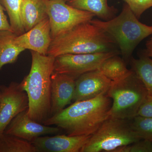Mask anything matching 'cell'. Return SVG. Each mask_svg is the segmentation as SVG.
<instances>
[{"mask_svg":"<svg viewBox=\"0 0 152 152\" xmlns=\"http://www.w3.org/2000/svg\"><path fill=\"white\" fill-rule=\"evenodd\" d=\"M52 40L48 18L15 38V42L19 46L44 55H47Z\"/></svg>","mask_w":152,"mask_h":152,"instance_id":"13","label":"cell"},{"mask_svg":"<svg viewBox=\"0 0 152 152\" xmlns=\"http://www.w3.org/2000/svg\"><path fill=\"white\" fill-rule=\"evenodd\" d=\"M112 100L107 94L74 102L42 124L64 130L69 136L91 135L110 118Z\"/></svg>","mask_w":152,"mask_h":152,"instance_id":"1","label":"cell"},{"mask_svg":"<svg viewBox=\"0 0 152 152\" xmlns=\"http://www.w3.org/2000/svg\"><path fill=\"white\" fill-rule=\"evenodd\" d=\"M98 70L112 81L122 78L130 71L127 68L124 60L118 55L104 61Z\"/></svg>","mask_w":152,"mask_h":152,"instance_id":"19","label":"cell"},{"mask_svg":"<svg viewBox=\"0 0 152 152\" xmlns=\"http://www.w3.org/2000/svg\"><path fill=\"white\" fill-rule=\"evenodd\" d=\"M112 39L89 22L75 26L53 39L47 55L56 57L66 54H86L115 50Z\"/></svg>","mask_w":152,"mask_h":152,"instance_id":"3","label":"cell"},{"mask_svg":"<svg viewBox=\"0 0 152 152\" xmlns=\"http://www.w3.org/2000/svg\"><path fill=\"white\" fill-rule=\"evenodd\" d=\"M0 152H38V151L31 142L4 133L0 135Z\"/></svg>","mask_w":152,"mask_h":152,"instance_id":"20","label":"cell"},{"mask_svg":"<svg viewBox=\"0 0 152 152\" xmlns=\"http://www.w3.org/2000/svg\"><path fill=\"white\" fill-rule=\"evenodd\" d=\"M69 5L78 10L89 12L102 20L107 21L116 16L118 10L108 5L107 0H66Z\"/></svg>","mask_w":152,"mask_h":152,"instance_id":"16","label":"cell"},{"mask_svg":"<svg viewBox=\"0 0 152 152\" xmlns=\"http://www.w3.org/2000/svg\"><path fill=\"white\" fill-rule=\"evenodd\" d=\"M28 99L20 84L0 86V135L18 114L28 110Z\"/></svg>","mask_w":152,"mask_h":152,"instance_id":"9","label":"cell"},{"mask_svg":"<svg viewBox=\"0 0 152 152\" xmlns=\"http://www.w3.org/2000/svg\"><path fill=\"white\" fill-rule=\"evenodd\" d=\"M91 135L41 136L32 142L38 152H81Z\"/></svg>","mask_w":152,"mask_h":152,"instance_id":"12","label":"cell"},{"mask_svg":"<svg viewBox=\"0 0 152 152\" xmlns=\"http://www.w3.org/2000/svg\"><path fill=\"white\" fill-rule=\"evenodd\" d=\"M118 55L116 50L86 54H66L55 57L54 72L75 79L83 74L99 69L104 61Z\"/></svg>","mask_w":152,"mask_h":152,"instance_id":"8","label":"cell"},{"mask_svg":"<svg viewBox=\"0 0 152 152\" xmlns=\"http://www.w3.org/2000/svg\"><path fill=\"white\" fill-rule=\"evenodd\" d=\"M20 17L25 32L48 18L42 0H23Z\"/></svg>","mask_w":152,"mask_h":152,"instance_id":"15","label":"cell"},{"mask_svg":"<svg viewBox=\"0 0 152 152\" xmlns=\"http://www.w3.org/2000/svg\"><path fill=\"white\" fill-rule=\"evenodd\" d=\"M129 62L131 70L143 83L148 94L152 96V59L144 54L138 59L132 57Z\"/></svg>","mask_w":152,"mask_h":152,"instance_id":"18","label":"cell"},{"mask_svg":"<svg viewBox=\"0 0 152 152\" xmlns=\"http://www.w3.org/2000/svg\"><path fill=\"white\" fill-rule=\"evenodd\" d=\"M137 115L152 118V95H147L140 107Z\"/></svg>","mask_w":152,"mask_h":152,"instance_id":"25","label":"cell"},{"mask_svg":"<svg viewBox=\"0 0 152 152\" xmlns=\"http://www.w3.org/2000/svg\"><path fill=\"white\" fill-rule=\"evenodd\" d=\"M4 10V9L0 0V31H9L13 32Z\"/></svg>","mask_w":152,"mask_h":152,"instance_id":"26","label":"cell"},{"mask_svg":"<svg viewBox=\"0 0 152 152\" xmlns=\"http://www.w3.org/2000/svg\"><path fill=\"white\" fill-rule=\"evenodd\" d=\"M126 4L118 16L107 21L92 20L90 22L102 30L118 46L126 63L130 61L138 44L152 34V26L139 21Z\"/></svg>","mask_w":152,"mask_h":152,"instance_id":"4","label":"cell"},{"mask_svg":"<svg viewBox=\"0 0 152 152\" xmlns=\"http://www.w3.org/2000/svg\"><path fill=\"white\" fill-rule=\"evenodd\" d=\"M107 95L112 100L110 117L131 120L137 116L148 93L141 81L131 69L122 78L112 81Z\"/></svg>","mask_w":152,"mask_h":152,"instance_id":"5","label":"cell"},{"mask_svg":"<svg viewBox=\"0 0 152 152\" xmlns=\"http://www.w3.org/2000/svg\"><path fill=\"white\" fill-rule=\"evenodd\" d=\"M146 49L144 54L152 58V38L147 41L146 44Z\"/></svg>","mask_w":152,"mask_h":152,"instance_id":"27","label":"cell"},{"mask_svg":"<svg viewBox=\"0 0 152 152\" xmlns=\"http://www.w3.org/2000/svg\"><path fill=\"white\" fill-rule=\"evenodd\" d=\"M50 21L52 39L75 26L89 22L95 16L89 12L75 8L66 0H42Z\"/></svg>","mask_w":152,"mask_h":152,"instance_id":"7","label":"cell"},{"mask_svg":"<svg viewBox=\"0 0 152 152\" xmlns=\"http://www.w3.org/2000/svg\"><path fill=\"white\" fill-rule=\"evenodd\" d=\"M115 152H152V142L142 139L131 145L119 148Z\"/></svg>","mask_w":152,"mask_h":152,"instance_id":"23","label":"cell"},{"mask_svg":"<svg viewBox=\"0 0 152 152\" xmlns=\"http://www.w3.org/2000/svg\"><path fill=\"white\" fill-rule=\"evenodd\" d=\"M7 11L10 20V24L14 33L20 35L25 32L21 21L20 9L23 0H1Z\"/></svg>","mask_w":152,"mask_h":152,"instance_id":"21","label":"cell"},{"mask_svg":"<svg viewBox=\"0 0 152 152\" xmlns=\"http://www.w3.org/2000/svg\"><path fill=\"white\" fill-rule=\"evenodd\" d=\"M27 110L15 117L6 128L4 133L32 142L37 138L45 135L56 134L60 128L37 122L28 115Z\"/></svg>","mask_w":152,"mask_h":152,"instance_id":"10","label":"cell"},{"mask_svg":"<svg viewBox=\"0 0 152 152\" xmlns=\"http://www.w3.org/2000/svg\"><path fill=\"white\" fill-rule=\"evenodd\" d=\"M138 19L152 7V0H124Z\"/></svg>","mask_w":152,"mask_h":152,"instance_id":"24","label":"cell"},{"mask_svg":"<svg viewBox=\"0 0 152 152\" xmlns=\"http://www.w3.org/2000/svg\"><path fill=\"white\" fill-rule=\"evenodd\" d=\"M112 81L99 70L83 74L75 80L74 102L91 99L107 94Z\"/></svg>","mask_w":152,"mask_h":152,"instance_id":"11","label":"cell"},{"mask_svg":"<svg viewBox=\"0 0 152 152\" xmlns=\"http://www.w3.org/2000/svg\"><path fill=\"white\" fill-rule=\"evenodd\" d=\"M141 140L132 128L131 120L110 117L91 135L81 152H115Z\"/></svg>","mask_w":152,"mask_h":152,"instance_id":"6","label":"cell"},{"mask_svg":"<svg viewBox=\"0 0 152 152\" xmlns=\"http://www.w3.org/2000/svg\"><path fill=\"white\" fill-rule=\"evenodd\" d=\"M17 35L11 31H0V70L6 64L15 62L25 50L15 42Z\"/></svg>","mask_w":152,"mask_h":152,"instance_id":"17","label":"cell"},{"mask_svg":"<svg viewBox=\"0 0 152 152\" xmlns=\"http://www.w3.org/2000/svg\"><path fill=\"white\" fill-rule=\"evenodd\" d=\"M75 79L65 74L53 73L51 76V107L50 117L65 108L73 100Z\"/></svg>","mask_w":152,"mask_h":152,"instance_id":"14","label":"cell"},{"mask_svg":"<svg viewBox=\"0 0 152 152\" xmlns=\"http://www.w3.org/2000/svg\"><path fill=\"white\" fill-rule=\"evenodd\" d=\"M131 124L142 139L152 142V118L137 115L131 120Z\"/></svg>","mask_w":152,"mask_h":152,"instance_id":"22","label":"cell"},{"mask_svg":"<svg viewBox=\"0 0 152 152\" xmlns=\"http://www.w3.org/2000/svg\"><path fill=\"white\" fill-rule=\"evenodd\" d=\"M32 62L29 73L21 83L27 94L28 115L42 124L50 117L51 107V76L55 57L31 51Z\"/></svg>","mask_w":152,"mask_h":152,"instance_id":"2","label":"cell"}]
</instances>
